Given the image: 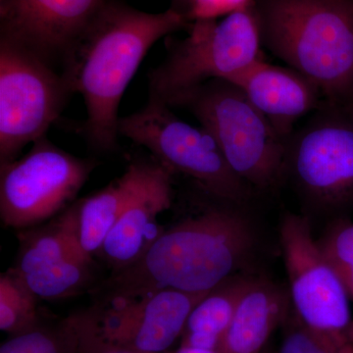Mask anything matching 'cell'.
Returning a JSON list of instances; mask_svg holds the SVG:
<instances>
[{"label":"cell","instance_id":"1","mask_svg":"<svg viewBox=\"0 0 353 353\" xmlns=\"http://www.w3.org/2000/svg\"><path fill=\"white\" fill-rule=\"evenodd\" d=\"M243 204L214 205L160 232L134 263L111 272L90 294L97 307L139 301L160 290L208 292L252 259L256 232Z\"/></svg>","mask_w":353,"mask_h":353},{"label":"cell","instance_id":"2","mask_svg":"<svg viewBox=\"0 0 353 353\" xmlns=\"http://www.w3.org/2000/svg\"><path fill=\"white\" fill-rule=\"evenodd\" d=\"M188 22L173 7L148 13L109 2L70 50L60 73L72 94L82 95L87 118L79 132L95 150L117 148L125 90L154 43Z\"/></svg>","mask_w":353,"mask_h":353},{"label":"cell","instance_id":"3","mask_svg":"<svg viewBox=\"0 0 353 353\" xmlns=\"http://www.w3.org/2000/svg\"><path fill=\"white\" fill-rule=\"evenodd\" d=\"M261 43L326 101L353 104V0H259Z\"/></svg>","mask_w":353,"mask_h":353},{"label":"cell","instance_id":"4","mask_svg":"<svg viewBox=\"0 0 353 353\" xmlns=\"http://www.w3.org/2000/svg\"><path fill=\"white\" fill-rule=\"evenodd\" d=\"M284 181L303 215H331L353 206V104L323 99L285 145Z\"/></svg>","mask_w":353,"mask_h":353},{"label":"cell","instance_id":"5","mask_svg":"<svg viewBox=\"0 0 353 353\" xmlns=\"http://www.w3.org/2000/svg\"><path fill=\"white\" fill-rule=\"evenodd\" d=\"M166 44V57L148 72V97L170 108L203 83L229 80L263 58L254 4L222 20H194L187 38Z\"/></svg>","mask_w":353,"mask_h":353},{"label":"cell","instance_id":"6","mask_svg":"<svg viewBox=\"0 0 353 353\" xmlns=\"http://www.w3.org/2000/svg\"><path fill=\"white\" fill-rule=\"evenodd\" d=\"M176 108L189 110L214 137L232 170L253 190L271 192L284 182L287 141L233 83L209 81Z\"/></svg>","mask_w":353,"mask_h":353},{"label":"cell","instance_id":"7","mask_svg":"<svg viewBox=\"0 0 353 353\" xmlns=\"http://www.w3.org/2000/svg\"><path fill=\"white\" fill-rule=\"evenodd\" d=\"M119 136L143 146L173 173L192 179L199 189L223 201L245 204L254 190L228 164L214 137L176 116L170 106L148 97L137 112L120 117Z\"/></svg>","mask_w":353,"mask_h":353},{"label":"cell","instance_id":"8","mask_svg":"<svg viewBox=\"0 0 353 353\" xmlns=\"http://www.w3.org/2000/svg\"><path fill=\"white\" fill-rule=\"evenodd\" d=\"M71 95L54 67L0 38V164L46 137Z\"/></svg>","mask_w":353,"mask_h":353},{"label":"cell","instance_id":"9","mask_svg":"<svg viewBox=\"0 0 353 353\" xmlns=\"http://www.w3.org/2000/svg\"><path fill=\"white\" fill-rule=\"evenodd\" d=\"M97 162L65 152L46 138L30 152L0 164V218L22 230L48 222L69 208Z\"/></svg>","mask_w":353,"mask_h":353},{"label":"cell","instance_id":"10","mask_svg":"<svg viewBox=\"0 0 353 353\" xmlns=\"http://www.w3.org/2000/svg\"><path fill=\"white\" fill-rule=\"evenodd\" d=\"M280 240L299 321L338 347H347V290L313 238L310 221L303 214L288 213L281 224Z\"/></svg>","mask_w":353,"mask_h":353},{"label":"cell","instance_id":"11","mask_svg":"<svg viewBox=\"0 0 353 353\" xmlns=\"http://www.w3.org/2000/svg\"><path fill=\"white\" fill-rule=\"evenodd\" d=\"M18 236L19 250L12 269L39 299L59 301L94 289V260L79 243L73 203Z\"/></svg>","mask_w":353,"mask_h":353},{"label":"cell","instance_id":"12","mask_svg":"<svg viewBox=\"0 0 353 353\" xmlns=\"http://www.w3.org/2000/svg\"><path fill=\"white\" fill-rule=\"evenodd\" d=\"M210 292V290H209ZM160 290L132 303L87 311L99 340L141 352H170L182 338L192 311L208 292Z\"/></svg>","mask_w":353,"mask_h":353},{"label":"cell","instance_id":"13","mask_svg":"<svg viewBox=\"0 0 353 353\" xmlns=\"http://www.w3.org/2000/svg\"><path fill=\"white\" fill-rule=\"evenodd\" d=\"M108 0H0V38L61 68Z\"/></svg>","mask_w":353,"mask_h":353},{"label":"cell","instance_id":"14","mask_svg":"<svg viewBox=\"0 0 353 353\" xmlns=\"http://www.w3.org/2000/svg\"><path fill=\"white\" fill-rule=\"evenodd\" d=\"M173 181L168 167L155 158L143 159L139 182L99 252L111 271L134 263L159 234L158 216L173 203Z\"/></svg>","mask_w":353,"mask_h":353},{"label":"cell","instance_id":"15","mask_svg":"<svg viewBox=\"0 0 353 353\" xmlns=\"http://www.w3.org/2000/svg\"><path fill=\"white\" fill-rule=\"evenodd\" d=\"M227 81L240 88L285 141L297 121L315 111L324 99L307 77L290 67L267 63L263 58Z\"/></svg>","mask_w":353,"mask_h":353},{"label":"cell","instance_id":"16","mask_svg":"<svg viewBox=\"0 0 353 353\" xmlns=\"http://www.w3.org/2000/svg\"><path fill=\"white\" fill-rule=\"evenodd\" d=\"M287 314V297L277 285L254 278L223 338L220 353H263Z\"/></svg>","mask_w":353,"mask_h":353},{"label":"cell","instance_id":"17","mask_svg":"<svg viewBox=\"0 0 353 353\" xmlns=\"http://www.w3.org/2000/svg\"><path fill=\"white\" fill-rule=\"evenodd\" d=\"M143 159L129 164L127 170L105 188L74 202L79 243L83 253L94 260L119 219L141 176Z\"/></svg>","mask_w":353,"mask_h":353},{"label":"cell","instance_id":"18","mask_svg":"<svg viewBox=\"0 0 353 353\" xmlns=\"http://www.w3.org/2000/svg\"><path fill=\"white\" fill-rule=\"evenodd\" d=\"M253 280L238 274L211 290L190 313L180 345L219 350L239 303Z\"/></svg>","mask_w":353,"mask_h":353},{"label":"cell","instance_id":"19","mask_svg":"<svg viewBox=\"0 0 353 353\" xmlns=\"http://www.w3.org/2000/svg\"><path fill=\"white\" fill-rule=\"evenodd\" d=\"M39 297L12 268L0 276V330L15 336L43 324Z\"/></svg>","mask_w":353,"mask_h":353},{"label":"cell","instance_id":"20","mask_svg":"<svg viewBox=\"0 0 353 353\" xmlns=\"http://www.w3.org/2000/svg\"><path fill=\"white\" fill-rule=\"evenodd\" d=\"M81 336L76 313L57 323L10 336L0 353H80Z\"/></svg>","mask_w":353,"mask_h":353},{"label":"cell","instance_id":"21","mask_svg":"<svg viewBox=\"0 0 353 353\" xmlns=\"http://www.w3.org/2000/svg\"><path fill=\"white\" fill-rule=\"evenodd\" d=\"M325 259L353 296V225H338L318 241Z\"/></svg>","mask_w":353,"mask_h":353},{"label":"cell","instance_id":"22","mask_svg":"<svg viewBox=\"0 0 353 353\" xmlns=\"http://www.w3.org/2000/svg\"><path fill=\"white\" fill-rule=\"evenodd\" d=\"M279 353H352L350 348L340 347L301 322L285 334Z\"/></svg>","mask_w":353,"mask_h":353},{"label":"cell","instance_id":"23","mask_svg":"<svg viewBox=\"0 0 353 353\" xmlns=\"http://www.w3.org/2000/svg\"><path fill=\"white\" fill-rule=\"evenodd\" d=\"M79 330H80L81 348L80 353H152L132 350V348L117 347L103 343L95 336L94 332L83 312L77 313ZM173 350L163 353H173Z\"/></svg>","mask_w":353,"mask_h":353},{"label":"cell","instance_id":"24","mask_svg":"<svg viewBox=\"0 0 353 353\" xmlns=\"http://www.w3.org/2000/svg\"><path fill=\"white\" fill-rule=\"evenodd\" d=\"M173 8L187 16L189 20H196L206 0H174Z\"/></svg>","mask_w":353,"mask_h":353},{"label":"cell","instance_id":"25","mask_svg":"<svg viewBox=\"0 0 353 353\" xmlns=\"http://www.w3.org/2000/svg\"><path fill=\"white\" fill-rule=\"evenodd\" d=\"M173 353H220L219 350H204V348H197L192 347H185V345H179L176 350H173Z\"/></svg>","mask_w":353,"mask_h":353},{"label":"cell","instance_id":"26","mask_svg":"<svg viewBox=\"0 0 353 353\" xmlns=\"http://www.w3.org/2000/svg\"><path fill=\"white\" fill-rule=\"evenodd\" d=\"M263 353H270V352H264Z\"/></svg>","mask_w":353,"mask_h":353}]
</instances>
